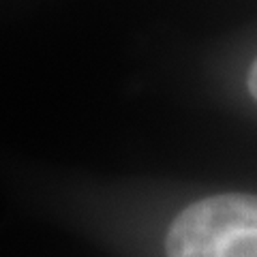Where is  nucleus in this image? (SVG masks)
Here are the masks:
<instances>
[{
	"mask_svg": "<svg viewBox=\"0 0 257 257\" xmlns=\"http://www.w3.org/2000/svg\"><path fill=\"white\" fill-rule=\"evenodd\" d=\"M167 257H257V195L227 193L191 204L165 240Z\"/></svg>",
	"mask_w": 257,
	"mask_h": 257,
	"instance_id": "f257e3e1",
	"label": "nucleus"
},
{
	"mask_svg": "<svg viewBox=\"0 0 257 257\" xmlns=\"http://www.w3.org/2000/svg\"><path fill=\"white\" fill-rule=\"evenodd\" d=\"M248 90H251L253 99L257 101V58H255V62H253L251 71H248Z\"/></svg>",
	"mask_w": 257,
	"mask_h": 257,
	"instance_id": "f03ea898",
	"label": "nucleus"
}]
</instances>
